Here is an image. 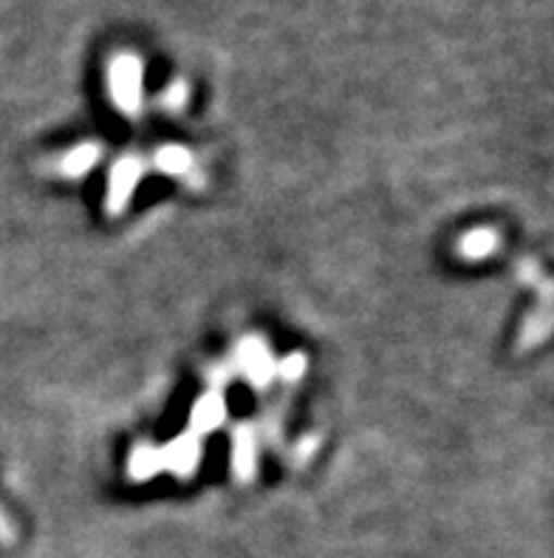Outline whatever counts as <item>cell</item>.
Returning <instances> with one entry per match:
<instances>
[{"label": "cell", "mask_w": 554, "mask_h": 558, "mask_svg": "<svg viewBox=\"0 0 554 558\" xmlns=\"http://www.w3.org/2000/svg\"><path fill=\"white\" fill-rule=\"evenodd\" d=\"M156 162H159V168L168 170V173H184V170L189 168V154L184 148H164L159 150V156H156Z\"/></svg>", "instance_id": "8"}, {"label": "cell", "mask_w": 554, "mask_h": 558, "mask_svg": "<svg viewBox=\"0 0 554 558\" xmlns=\"http://www.w3.org/2000/svg\"><path fill=\"white\" fill-rule=\"evenodd\" d=\"M221 414H224L221 397L218 395L204 397L201 403L196 405V411H193V425H196V432H210V428H216Z\"/></svg>", "instance_id": "4"}, {"label": "cell", "mask_w": 554, "mask_h": 558, "mask_svg": "<svg viewBox=\"0 0 554 558\" xmlns=\"http://www.w3.org/2000/svg\"><path fill=\"white\" fill-rule=\"evenodd\" d=\"M495 247H498V239H495L492 230H472V233L464 235L461 241V253L467 255V258H484V255H490Z\"/></svg>", "instance_id": "5"}, {"label": "cell", "mask_w": 554, "mask_h": 558, "mask_svg": "<svg viewBox=\"0 0 554 558\" xmlns=\"http://www.w3.org/2000/svg\"><path fill=\"white\" fill-rule=\"evenodd\" d=\"M232 462H235V474H241L244 480L253 474L255 446H253V437H249V432H246V428L235 432V457H232Z\"/></svg>", "instance_id": "6"}, {"label": "cell", "mask_w": 554, "mask_h": 558, "mask_svg": "<svg viewBox=\"0 0 554 558\" xmlns=\"http://www.w3.org/2000/svg\"><path fill=\"white\" fill-rule=\"evenodd\" d=\"M14 538V527L9 524V519L0 513V542H12Z\"/></svg>", "instance_id": "11"}, {"label": "cell", "mask_w": 554, "mask_h": 558, "mask_svg": "<svg viewBox=\"0 0 554 558\" xmlns=\"http://www.w3.org/2000/svg\"><path fill=\"white\" fill-rule=\"evenodd\" d=\"M111 88L113 97L125 108L127 113H134L139 108V94H141V69L139 60L131 54L120 57L111 69Z\"/></svg>", "instance_id": "1"}, {"label": "cell", "mask_w": 554, "mask_h": 558, "mask_svg": "<svg viewBox=\"0 0 554 558\" xmlns=\"http://www.w3.org/2000/svg\"><path fill=\"white\" fill-rule=\"evenodd\" d=\"M97 159H99L97 145H83V148L71 150V154L63 159V165H60V168H63L65 177H79V173H85V170L91 168Z\"/></svg>", "instance_id": "7"}, {"label": "cell", "mask_w": 554, "mask_h": 558, "mask_svg": "<svg viewBox=\"0 0 554 558\" xmlns=\"http://www.w3.org/2000/svg\"><path fill=\"white\" fill-rule=\"evenodd\" d=\"M241 366L246 368V375H253L255 380L267 383L269 372H272V357L258 340H246L244 349H241Z\"/></svg>", "instance_id": "3"}, {"label": "cell", "mask_w": 554, "mask_h": 558, "mask_svg": "<svg viewBox=\"0 0 554 558\" xmlns=\"http://www.w3.org/2000/svg\"><path fill=\"white\" fill-rule=\"evenodd\" d=\"M136 179H139V165L136 162H120L111 173V193H108V210L116 213L127 205L131 191H134Z\"/></svg>", "instance_id": "2"}, {"label": "cell", "mask_w": 554, "mask_h": 558, "mask_svg": "<svg viewBox=\"0 0 554 558\" xmlns=\"http://www.w3.org/2000/svg\"><path fill=\"white\" fill-rule=\"evenodd\" d=\"M303 366H306V357H303V354H292V357H286V361L281 363V372L286 377H297L303 372Z\"/></svg>", "instance_id": "10"}, {"label": "cell", "mask_w": 554, "mask_h": 558, "mask_svg": "<svg viewBox=\"0 0 554 558\" xmlns=\"http://www.w3.org/2000/svg\"><path fill=\"white\" fill-rule=\"evenodd\" d=\"M168 460L173 468H196V446L189 439H178L176 446L170 448Z\"/></svg>", "instance_id": "9"}]
</instances>
